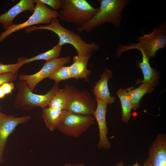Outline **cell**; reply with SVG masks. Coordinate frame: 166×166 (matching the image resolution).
Wrapping results in <instances>:
<instances>
[{"label": "cell", "instance_id": "1", "mask_svg": "<svg viewBox=\"0 0 166 166\" xmlns=\"http://www.w3.org/2000/svg\"><path fill=\"white\" fill-rule=\"evenodd\" d=\"M100 6L92 18L84 25L78 26L79 33L89 32L106 22L112 24L117 28L121 26L122 12L130 0H98Z\"/></svg>", "mask_w": 166, "mask_h": 166}, {"label": "cell", "instance_id": "2", "mask_svg": "<svg viewBox=\"0 0 166 166\" xmlns=\"http://www.w3.org/2000/svg\"><path fill=\"white\" fill-rule=\"evenodd\" d=\"M40 29L49 30L54 33L59 37L58 43L60 45L63 46L66 44L72 45L76 49L78 55L92 54L97 51L100 48L98 43L94 42L88 43L83 41L78 34L62 26L58 18L53 19L50 23L47 25L28 27L25 28V31L29 33Z\"/></svg>", "mask_w": 166, "mask_h": 166}, {"label": "cell", "instance_id": "3", "mask_svg": "<svg viewBox=\"0 0 166 166\" xmlns=\"http://www.w3.org/2000/svg\"><path fill=\"white\" fill-rule=\"evenodd\" d=\"M138 43L127 45H118L116 55L120 56L123 52L132 49L142 50L149 59L155 56L158 50H164L166 46V23L163 22L156 26L150 33L139 37Z\"/></svg>", "mask_w": 166, "mask_h": 166}, {"label": "cell", "instance_id": "4", "mask_svg": "<svg viewBox=\"0 0 166 166\" xmlns=\"http://www.w3.org/2000/svg\"><path fill=\"white\" fill-rule=\"evenodd\" d=\"M62 6L58 18L61 21L80 26L90 20L97 12L86 0H61Z\"/></svg>", "mask_w": 166, "mask_h": 166}, {"label": "cell", "instance_id": "5", "mask_svg": "<svg viewBox=\"0 0 166 166\" xmlns=\"http://www.w3.org/2000/svg\"><path fill=\"white\" fill-rule=\"evenodd\" d=\"M17 86L18 93L14 105L17 109L25 110H30L37 107L43 109L47 107L59 89L58 83H55L46 93L39 95L33 93L24 80H20Z\"/></svg>", "mask_w": 166, "mask_h": 166}, {"label": "cell", "instance_id": "6", "mask_svg": "<svg viewBox=\"0 0 166 166\" xmlns=\"http://www.w3.org/2000/svg\"><path fill=\"white\" fill-rule=\"evenodd\" d=\"M64 89L67 97L65 110L81 115L93 116L97 108V103L89 92L86 90H80L68 85H65Z\"/></svg>", "mask_w": 166, "mask_h": 166}, {"label": "cell", "instance_id": "7", "mask_svg": "<svg viewBox=\"0 0 166 166\" xmlns=\"http://www.w3.org/2000/svg\"><path fill=\"white\" fill-rule=\"evenodd\" d=\"M95 120L92 115H81L63 110L57 129L65 135L78 138L91 126Z\"/></svg>", "mask_w": 166, "mask_h": 166}, {"label": "cell", "instance_id": "8", "mask_svg": "<svg viewBox=\"0 0 166 166\" xmlns=\"http://www.w3.org/2000/svg\"><path fill=\"white\" fill-rule=\"evenodd\" d=\"M36 5L32 15L27 20L18 24H14L0 34V42L14 32L39 24H49L51 20L58 18V12L52 10L38 0H34Z\"/></svg>", "mask_w": 166, "mask_h": 166}, {"label": "cell", "instance_id": "9", "mask_svg": "<svg viewBox=\"0 0 166 166\" xmlns=\"http://www.w3.org/2000/svg\"><path fill=\"white\" fill-rule=\"evenodd\" d=\"M71 57L67 56L46 61L40 70L36 73L30 75L22 73L19 75L20 80L25 81L29 89L32 91L37 85L43 79L49 75L59 67L69 63Z\"/></svg>", "mask_w": 166, "mask_h": 166}, {"label": "cell", "instance_id": "10", "mask_svg": "<svg viewBox=\"0 0 166 166\" xmlns=\"http://www.w3.org/2000/svg\"><path fill=\"white\" fill-rule=\"evenodd\" d=\"M30 119V116L17 117L0 112V163L3 161V152L9 136L18 125L26 123Z\"/></svg>", "mask_w": 166, "mask_h": 166}, {"label": "cell", "instance_id": "11", "mask_svg": "<svg viewBox=\"0 0 166 166\" xmlns=\"http://www.w3.org/2000/svg\"><path fill=\"white\" fill-rule=\"evenodd\" d=\"M94 100L97 103V108L93 116L97 121L99 131V140L97 147L99 149L108 150L111 145L107 136L108 132L106 115L108 104L99 99L95 98Z\"/></svg>", "mask_w": 166, "mask_h": 166}, {"label": "cell", "instance_id": "12", "mask_svg": "<svg viewBox=\"0 0 166 166\" xmlns=\"http://www.w3.org/2000/svg\"><path fill=\"white\" fill-rule=\"evenodd\" d=\"M148 158L150 166H166V135H157L150 147Z\"/></svg>", "mask_w": 166, "mask_h": 166}, {"label": "cell", "instance_id": "13", "mask_svg": "<svg viewBox=\"0 0 166 166\" xmlns=\"http://www.w3.org/2000/svg\"><path fill=\"white\" fill-rule=\"evenodd\" d=\"M34 0H21L5 13L0 15V24L6 30L13 25L14 18L22 12H34L35 7Z\"/></svg>", "mask_w": 166, "mask_h": 166}, {"label": "cell", "instance_id": "14", "mask_svg": "<svg viewBox=\"0 0 166 166\" xmlns=\"http://www.w3.org/2000/svg\"><path fill=\"white\" fill-rule=\"evenodd\" d=\"M100 76V79L95 84L93 90L95 98L101 100L108 104L112 103L115 98L110 96L108 86V81L112 76V72L105 68Z\"/></svg>", "mask_w": 166, "mask_h": 166}, {"label": "cell", "instance_id": "15", "mask_svg": "<svg viewBox=\"0 0 166 166\" xmlns=\"http://www.w3.org/2000/svg\"><path fill=\"white\" fill-rule=\"evenodd\" d=\"M92 54L78 55L73 58V62L69 66L72 78L86 80L91 73L87 68L88 61Z\"/></svg>", "mask_w": 166, "mask_h": 166}, {"label": "cell", "instance_id": "16", "mask_svg": "<svg viewBox=\"0 0 166 166\" xmlns=\"http://www.w3.org/2000/svg\"><path fill=\"white\" fill-rule=\"evenodd\" d=\"M142 56V61L138 62V67L140 68L144 75L142 82L149 84L154 88L157 86L159 83V75L156 69L152 67L149 63V59L144 52L139 50Z\"/></svg>", "mask_w": 166, "mask_h": 166}, {"label": "cell", "instance_id": "17", "mask_svg": "<svg viewBox=\"0 0 166 166\" xmlns=\"http://www.w3.org/2000/svg\"><path fill=\"white\" fill-rule=\"evenodd\" d=\"M131 87L127 89L132 105V109L136 110L140 107V101L147 93H150L154 90V87L149 84L142 82L136 88L132 89Z\"/></svg>", "mask_w": 166, "mask_h": 166}, {"label": "cell", "instance_id": "18", "mask_svg": "<svg viewBox=\"0 0 166 166\" xmlns=\"http://www.w3.org/2000/svg\"><path fill=\"white\" fill-rule=\"evenodd\" d=\"M63 110L48 107L43 109L42 117L46 127L50 130L57 129Z\"/></svg>", "mask_w": 166, "mask_h": 166}, {"label": "cell", "instance_id": "19", "mask_svg": "<svg viewBox=\"0 0 166 166\" xmlns=\"http://www.w3.org/2000/svg\"><path fill=\"white\" fill-rule=\"evenodd\" d=\"M62 46L58 43L50 50L34 57L30 58L19 57L18 62H21L24 64L37 60H45L46 61L58 58L60 56Z\"/></svg>", "mask_w": 166, "mask_h": 166}, {"label": "cell", "instance_id": "20", "mask_svg": "<svg viewBox=\"0 0 166 166\" xmlns=\"http://www.w3.org/2000/svg\"><path fill=\"white\" fill-rule=\"evenodd\" d=\"M117 94L120 98L122 108V119L123 121L127 123L131 116V110L132 105L128 89L122 88L118 90Z\"/></svg>", "mask_w": 166, "mask_h": 166}, {"label": "cell", "instance_id": "21", "mask_svg": "<svg viewBox=\"0 0 166 166\" xmlns=\"http://www.w3.org/2000/svg\"><path fill=\"white\" fill-rule=\"evenodd\" d=\"M67 100V95L65 89H59L48 105V107L65 110Z\"/></svg>", "mask_w": 166, "mask_h": 166}, {"label": "cell", "instance_id": "22", "mask_svg": "<svg viewBox=\"0 0 166 166\" xmlns=\"http://www.w3.org/2000/svg\"><path fill=\"white\" fill-rule=\"evenodd\" d=\"M48 78L54 80L57 83L61 81L71 78L69 66L62 65L59 67L55 70Z\"/></svg>", "mask_w": 166, "mask_h": 166}, {"label": "cell", "instance_id": "23", "mask_svg": "<svg viewBox=\"0 0 166 166\" xmlns=\"http://www.w3.org/2000/svg\"><path fill=\"white\" fill-rule=\"evenodd\" d=\"M24 65L21 62L10 64L0 63V74L10 73L18 72L19 69Z\"/></svg>", "mask_w": 166, "mask_h": 166}, {"label": "cell", "instance_id": "24", "mask_svg": "<svg viewBox=\"0 0 166 166\" xmlns=\"http://www.w3.org/2000/svg\"><path fill=\"white\" fill-rule=\"evenodd\" d=\"M18 72L10 73L0 74V86L3 84L7 82H13L16 81Z\"/></svg>", "mask_w": 166, "mask_h": 166}, {"label": "cell", "instance_id": "25", "mask_svg": "<svg viewBox=\"0 0 166 166\" xmlns=\"http://www.w3.org/2000/svg\"><path fill=\"white\" fill-rule=\"evenodd\" d=\"M42 3L50 6L54 11L61 10L62 6L61 0H38Z\"/></svg>", "mask_w": 166, "mask_h": 166}, {"label": "cell", "instance_id": "26", "mask_svg": "<svg viewBox=\"0 0 166 166\" xmlns=\"http://www.w3.org/2000/svg\"><path fill=\"white\" fill-rule=\"evenodd\" d=\"M0 87L6 95L10 93L14 88V85L13 82L5 83Z\"/></svg>", "mask_w": 166, "mask_h": 166}, {"label": "cell", "instance_id": "27", "mask_svg": "<svg viewBox=\"0 0 166 166\" xmlns=\"http://www.w3.org/2000/svg\"><path fill=\"white\" fill-rule=\"evenodd\" d=\"M64 166H85V164L82 163H79L77 164H71L65 163Z\"/></svg>", "mask_w": 166, "mask_h": 166}, {"label": "cell", "instance_id": "28", "mask_svg": "<svg viewBox=\"0 0 166 166\" xmlns=\"http://www.w3.org/2000/svg\"><path fill=\"white\" fill-rule=\"evenodd\" d=\"M5 95V94L4 93L2 88L0 86V99L4 98Z\"/></svg>", "mask_w": 166, "mask_h": 166}, {"label": "cell", "instance_id": "29", "mask_svg": "<svg viewBox=\"0 0 166 166\" xmlns=\"http://www.w3.org/2000/svg\"><path fill=\"white\" fill-rule=\"evenodd\" d=\"M142 166H150V163L149 160L148 158L144 162Z\"/></svg>", "mask_w": 166, "mask_h": 166}, {"label": "cell", "instance_id": "30", "mask_svg": "<svg viewBox=\"0 0 166 166\" xmlns=\"http://www.w3.org/2000/svg\"><path fill=\"white\" fill-rule=\"evenodd\" d=\"M115 166H124V163L121 161H120L117 163Z\"/></svg>", "mask_w": 166, "mask_h": 166}, {"label": "cell", "instance_id": "31", "mask_svg": "<svg viewBox=\"0 0 166 166\" xmlns=\"http://www.w3.org/2000/svg\"><path fill=\"white\" fill-rule=\"evenodd\" d=\"M140 165L139 164V163L138 162V160L136 162L135 164H134L132 166H140Z\"/></svg>", "mask_w": 166, "mask_h": 166}, {"label": "cell", "instance_id": "32", "mask_svg": "<svg viewBox=\"0 0 166 166\" xmlns=\"http://www.w3.org/2000/svg\"><path fill=\"white\" fill-rule=\"evenodd\" d=\"M0 109H1V108H0V112H1L0 111Z\"/></svg>", "mask_w": 166, "mask_h": 166}, {"label": "cell", "instance_id": "33", "mask_svg": "<svg viewBox=\"0 0 166 166\" xmlns=\"http://www.w3.org/2000/svg\"><path fill=\"white\" fill-rule=\"evenodd\" d=\"M1 63L0 62V63Z\"/></svg>", "mask_w": 166, "mask_h": 166}]
</instances>
